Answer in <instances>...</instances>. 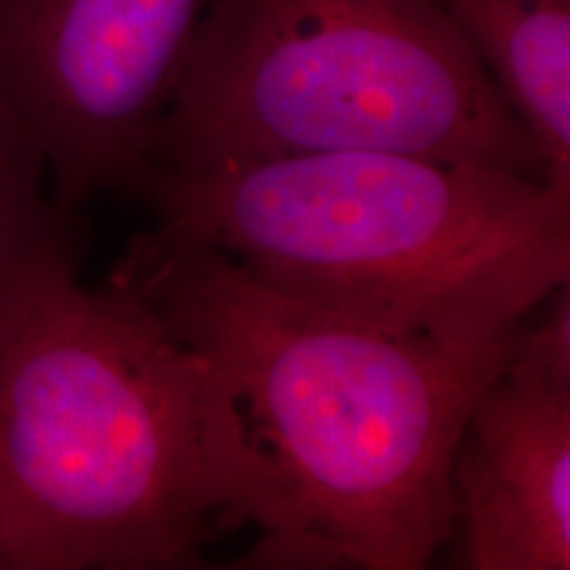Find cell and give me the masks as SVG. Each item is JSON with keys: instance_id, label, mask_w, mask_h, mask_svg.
I'll use <instances>...</instances> for the list:
<instances>
[{"instance_id": "5", "label": "cell", "mask_w": 570, "mask_h": 570, "mask_svg": "<svg viewBox=\"0 0 570 570\" xmlns=\"http://www.w3.org/2000/svg\"><path fill=\"white\" fill-rule=\"evenodd\" d=\"M209 0H0V109L75 212L130 190Z\"/></svg>"}, {"instance_id": "3", "label": "cell", "mask_w": 570, "mask_h": 570, "mask_svg": "<svg viewBox=\"0 0 570 570\" xmlns=\"http://www.w3.org/2000/svg\"><path fill=\"white\" fill-rule=\"evenodd\" d=\"M130 194L252 281L389 333L491 344L570 283V194L494 164L389 151L146 164Z\"/></svg>"}, {"instance_id": "2", "label": "cell", "mask_w": 570, "mask_h": 570, "mask_svg": "<svg viewBox=\"0 0 570 570\" xmlns=\"http://www.w3.org/2000/svg\"><path fill=\"white\" fill-rule=\"evenodd\" d=\"M209 365L154 306L77 265L0 323L6 570H180L240 531Z\"/></svg>"}, {"instance_id": "4", "label": "cell", "mask_w": 570, "mask_h": 570, "mask_svg": "<svg viewBox=\"0 0 570 570\" xmlns=\"http://www.w3.org/2000/svg\"><path fill=\"white\" fill-rule=\"evenodd\" d=\"M338 151L547 180L537 142L433 0H209L148 164L204 173Z\"/></svg>"}, {"instance_id": "6", "label": "cell", "mask_w": 570, "mask_h": 570, "mask_svg": "<svg viewBox=\"0 0 570 570\" xmlns=\"http://www.w3.org/2000/svg\"><path fill=\"white\" fill-rule=\"evenodd\" d=\"M449 489V566L568 570L570 383L504 365L462 420Z\"/></svg>"}, {"instance_id": "8", "label": "cell", "mask_w": 570, "mask_h": 570, "mask_svg": "<svg viewBox=\"0 0 570 570\" xmlns=\"http://www.w3.org/2000/svg\"><path fill=\"white\" fill-rule=\"evenodd\" d=\"M71 212L56 204L46 164L0 109V323L42 277L77 265Z\"/></svg>"}, {"instance_id": "9", "label": "cell", "mask_w": 570, "mask_h": 570, "mask_svg": "<svg viewBox=\"0 0 570 570\" xmlns=\"http://www.w3.org/2000/svg\"><path fill=\"white\" fill-rule=\"evenodd\" d=\"M0 570H6V562H3V558H0Z\"/></svg>"}, {"instance_id": "7", "label": "cell", "mask_w": 570, "mask_h": 570, "mask_svg": "<svg viewBox=\"0 0 570 570\" xmlns=\"http://www.w3.org/2000/svg\"><path fill=\"white\" fill-rule=\"evenodd\" d=\"M570 194V0H433Z\"/></svg>"}, {"instance_id": "1", "label": "cell", "mask_w": 570, "mask_h": 570, "mask_svg": "<svg viewBox=\"0 0 570 570\" xmlns=\"http://www.w3.org/2000/svg\"><path fill=\"white\" fill-rule=\"evenodd\" d=\"M204 356L230 444L238 568L423 570L452 541L462 420L510 336L462 346L389 333L256 283L161 227L111 267Z\"/></svg>"}]
</instances>
